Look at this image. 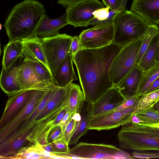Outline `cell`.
<instances>
[{"label":"cell","mask_w":159,"mask_h":159,"mask_svg":"<svg viewBox=\"0 0 159 159\" xmlns=\"http://www.w3.org/2000/svg\"><path fill=\"white\" fill-rule=\"evenodd\" d=\"M121 47L113 43L97 48H81L73 56L85 100L93 104L114 84L109 70Z\"/></svg>","instance_id":"cell-1"},{"label":"cell","mask_w":159,"mask_h":159,"mask_svg":"<svg viewBox=\"0 0 159 159\" xmlns=\"http://www.w3.org/2000/svg\"><path fill=\"white\" fill-rule=\"evenodd\" d=\"M45 12L37 0H24L16 5L4 25L9 40L22 41L34 36Z\"/></svg>","instance_id":"cell-2"},{"label":"cell","mask_w":159,"mask_h":159,"mask_svg":"<svg viewBox=\"0 0 159 159\" xmlns=\"http://www.w3.org/2000/svg\"><path fill=\"white\" fill-rule=\"evenodd\" d=\"M123 126L117 136L121 148L141 152H159V128L131 123Z\"/></svg>","instance_id":"cell-3"},{"label":"cell","mask_w":159,"mask_h":159,"mask_svg":"<svg viewBox=\"0 0 159 159\" xmlns=\"http://www.w3.org/2000/svg\"><path fill=\"white\" fill-rule=\"evenodd\" d=\"M115 33L113 43L122 47L142 37L150 25L141 16L125 10L112 20Z\"/></svg>","instance_id":"cell-4"},{"label":"cell","mask_w":159,"mask_h":159,"mask_svg":"<svg viewBox=\"0 0 159 159\" xmlns=\"http://www.w3.org/2000/svg\"><path fill=\"white\" fill-rule=\"evenodd\" d=\"M63 156L66 159L135 158L132 155L113 145L83 142L70 149L69 153Z\"/></svg>","instance_id":"cell-5"},{"label":"cell","mask_w":159,"mask_h":159,"mask_svg":"<svg viewBox=\"0 0 159 159\" xmlns=\"http://www.w3.org/2000/svg\"><path fill=\"white\" fill-rule=\"evenodd\" d=\"M143 37L121 47L112 60L109 75L114 85L118 84L136 65Z\"/></svg>","instance_id":"cell-6"},{"label":"cell","mask_w":159,"mask_h":159,"mask_svg":"<svg viewBox=\"0 0 159 159\" xmlns=\"http://www.w3.org/2000/svg\"><path fill=\"white\" fill-rule=\"evenodd\" d=\"M72 37L65 34H60L54 36L40 39L53 77L56 75L69 52Z\"/></svg>","instance_id":"cell-7"},{"label":"cell","mask_w":159,"mask_h":159,"mask_svg":"<svg viewBox=\"0 0 159 159\" xmlns=\"http://www.w3.org/2000/svg\"><path fill=\"white\" fill-rule=\"evenodd\" d=\"M114 33L112 21L101 23L84 30L78 36L81 48H97L109 45L113 42Z\"/></svg>","instance_id":"cell-8"},{"label":"cell","mask_w":159,"mask_h":159,"mask_svg":"<svg viewBox=\"0 0 159 159\" xmlns=\"http://www.w3.org/2000/svg\"><path fill=\"white\" fill-rule=\"evenodd\" d=\"M139 101L122 110L113 111L103 115L92 117L89 123V130L98 131L109 130L131 123L132 116L137 110Z\"/></svg>","instance_id":"cell-9"},{"label":"cell","mask_w":159,"mask_h":159,"mask_svg":"<svg viewBox=\"0 0 159 159\" xmlns=\"http://www.w3.org/2000/svg\"><path fill=\"white\" fill-rule=\"evenodd\" d=\"M105 7L98 0H88L66 8V12L69 25L77 27H87L95 18V11Z\"/></svg>","instance_id":"cell-10"},{"label":"cell","mask_w":159,"mask_h":159,"mask_svg":"<svg viewBox=\"0 0 159 159\" xmlns=\"http://www.w3.org/2000/svg\"><path fill=\"white\" fill-rule=\"evenodd\" d=\"M18 76L22 91H48L58 87L55 83L42 78L30 65L24 61L19 66Z\"/></svg>","instance_id":"cell-11"},{"label":"cell","mask_w":159,"mask_h":159,"mask_svg":"<svg viewBox=\"0 0 159 159\" xmlns=\"http://www.w3.org/2000/svg\"><path fill=\"white\" fill-rule=\"evenodd\" d=\"M48 91L34 90L28 103L9 123L0 130V141L18 129L22 123L31 114Z\"/></svg>","instance_id":"cell-12"},{"label":"cell","mask_w":159,"mask_h":159,"mask_svg":"<svg viewBox=\"0 0 159 159\" xmlns=\"http://www.w3.org/2000/svg\"><path fill=\"white\" fill-rule=\"evenodd\" d=\"M123 95L115 85L108 89L91 105L92 117L103 115L114 111L123 102Z\"/></svg>","instance_id":"cell-13"},{"label":"cell","mask_w":159,"mask_h":159,"mask_svg":"<svg viewBox=\"0 0 159 159\" xmlns=\"http://www.w3.org/2000/svg\"><path fill=\"white\" fill-rule=\"evenodd\" d=\"M33 90H23L10 96L0 121V129L9 123L27 105Z\"/></svg>","instance_id":"cell-14"},{"label":"cell","mask_w":159,"mask_h":159,"mask_svg":"<svg viewBox=\"0 0 159 159\" xmlns=\"http://www.w3.org/2000/svg\"><path fill=\"white\" fill-rule=\"evenodd\" d=\"M130 10L150 25L159 24V0H133Z\"/></svg>","instance_id":"cell-15"},{"label":"cell","mask_w":159,"mask_h":159,"mask_svg":"<svg viewBox=\"0 0 159 159\" xmlns=\"http://www.w3.org/2000/svg\"><path fill=\"white\" fill-rule=\"evenodd\" d=\"M69 25L65 12L57 18L50 19L45 14L41 20L34 33L35 36L40 39L53 37L59 34V31Z\"/></svg>","instance_id":"cell-16"},{"label":"cell","mask_w":159,"mask_h":159,"mask_svg":"<svg viewBox=\"0 0 159 159\" xmlns=\"http://www.w3.org/2000/svg\"><path fill=\"white\" fill-rule=\"evenodd\" d=\"M144 72L137 65L115 86L124 96L135 95L137 92Z\"/></svg>","instance_id":"cell-17"},{"label":"cell","mask_w":159,"mask_h":159,"mask_svg":"<svg viewBox=\"0 0 159 159\" xmlns=\"http://www.w3.org/2000/svg\"><path fill=\"white\" fill-rule=\"evenodd\" d=\"M22 43L25 57L39 62L51 72L40 39L34 36L22 41Z\"/></svg>","instance_id":"cell-18"},{"label":"cell","mask_w":159,"mask_h":159,"mask_svg":"<svg viewBox=\"0 0 159 159\" xmlns=\"http://www.w3.org/2000/svg\"><path fill=\"white\" fill-rule=\"evenodd\" d=\"M18 68L19 66H16L6 70L2 68L1 70L0 87L9 97L22 91L18 78Z\"/></svg>","instance_id":"cell-19"},{"label":"cell","mask_w":159,"mask_h":159,"mask_svg":"<svg viewBox=\"0 0 159 159\" xmlns=\"http://www.w3.org/2000/svg\"><path fill=\"white\" fill-rule=\"evenodd\" d=\"M73 55L69 52L61 64L56 75L53 77L57 85L65 88L78 78L74 71Z\"/></svg>","instance_id":"cell-20"},{"label":"cell","mask_w":159,"mask_h":159,"mask_svg":"<svg viewBox=\"0 0 159 159\" xmlns=\"http://www.w3.org/2000/svg\"><path fill=\"white\" fill-rule=\"evenodd\" d=\"M70 88V84L65 88L59 87L31 125L39 121L58 108L67 105Z\"/></svg>","instance_id":"cell-21"},{"label":"cell","mask_w":159,"mask_h":159,"mask_svg":"<svg viewBox=\"0 0 159 159\" xmlns=\"http://www.w3.org/2000/svg\"><path fill=\"white\" fill-rule=\"evenodd\" d=\"M23 51L22 41L9 40L4 47L2 68L6 70L12 68L17 60L23 55Z\"/></svg>","instance_id":"cell-22"},{"label":"cell","mask_w":159,"mask_h":159,"mask_svg":"<svg viewBox=\"0 0 159 159\" xmlns=\"http://www.w3.org/2000/svg\"><path fill=\"white\" fill-rule=\"evenodd\" d=\"M91 105L92 104L85 100L84 101L80 112L81 116V119L76 124L69 145L76 144L80 139L89 130V123L92 118L91 112Z\"/></svg>","instance_id":"cell-23"},{"label":"cell","mask_w":159,"mask_h":159,"mask_svg":"<svg viewBox=\"0 0 159 159\" xmlns=\"http://www.w3.org/2000/svg\"><path fill=\"white\" fill-rule=\"evenodd\" d=\"M159 42L158 33L153 37L137 65L144 72L155 66Z\"/></svg>","instance_id":"cell-24"},{"label":"cell","mask_w":159,"mask_h":159,"mask_svg":"<svg viewBox=\"0 0 159 159\" xmlns=\"http://www.w3.org/2000/svg\"><path fill=\"white\" fill-rule=\"evenodd\" d=\"M85 100L83 92L77 84H70L68 106V111L73 115L80 113Z\"/></svg>","instance_id":"cell-25"},{"label":"cell","mask_w":159,"mask_h":159,"mask_svg":"<svg viewBox=\"0 0 159 159\" xmlns=\"http://www.w3.org/2000/svg\"><path fill=\"white\" fill-rule=\"evenodd\" d=\"M59 87L48 91L44 95L43 99L30 116L24 121L20 128L15 131L20 133L30 126L34 122L39 114L45 108L48 102L56 92Z\"/></svg>","instance_id":"cell-26"},{"label":"cell","mask_w":159,"mask_h":159,"mask_svg":"<svg viewBox=\"0 0 159 159\" xmlns=\"http://www.w3.org/2000/svg\"><path fill=\"white\" fill-rule=\"evenodd\" d=\"M159 75V62H157L155 66L150 69L143 72L136 96H142Z\"/></svg>","instance_id":"cell-27"},{"label":"cell","mask_w":159,"mask_h":159,"mask_svg":"<svg viewBox=\"0 0 159 159\" xmlns=\"http://www.w3.org/2000/svg\"><path fill=\"white\" fill-rule=\"evenodd\" d=\"M24 61L30 65L38 75L45 80L55 83L51 72L42 63L26 57H25Z\"/></svg>","instance_id":"cell-28"},{"label":"cell","mask_w":159,"mask_h":159,"mask_svg":"<svg viewBox=\"0 0 159 159\" xmlns=\"http://www.w3.org/2000/svg\"><path fill=\"white\" fill-rule=\"evenodd\" d=\"M157 25H150L143 37V40L136 61V65L139 63L143 55L153 37L158 32Z\"/></svg>","instance_id":"cell-29"},{"label":"cell","mask_w":159,"mask_h":159,"mask_svg":"<svg viewBox=\"0 0 159 159\" xmlns=\"http://www.w3.org/2000/svg\"><path fill=\"white\" fill-rule=\"evenodd\" d=\"M134 114L144 117L151 122L157 127L159 125V113L153 109L151 105L137 111Z\"/></svg>","instance_id":"cell-30"},{"label":"cell","mask_w":159,"mask_h":159,"mask_svg":"<svg viewBox=\"0 0 159 159\" xmlns=\"http://www.w3.org/2000/svg\"><path fill=\"white\" fill-rule=\"evenodd\" d=\"M159 98V89L151 92L144 94L139 100L137 110L151 105Z\"/></svg>","instance_id":"cell-31"},{"label":"cell","mask_w":159,"mask_h":159,"mask_svg":"<svg viewBox=\"0 0 159 159\" xmlns=\"http://www.w3.org/2000/svg\"><path fill=\"white\" fill-rule=\"evenodd\" d=\"M110 9L109 7H106L94 11L93 14L95 19L90 23L89 25L94 26L101 23L108 22V18Z\"/></svg>","instance_id":"cell-32"},{"label":"cell","mask_w":159,"mask_h":159,"mask_svg":"<svg viewBox=\"0 0 159 159\" xmlns=\"http://www.w3.org/2000/svg\"><path fill=\"white\" fill-rule=\"evenodd\" d=\"M38 152H39L38 144H33L29 146L22 148L15 155L9 158L28 159L29 157Z\"/></svg>","instance_id":"cell-33"},{"label":"cell","mask_w":159,"mask_h":159,"mask_svg":"<svg viewBox=\"0 0 159 159\" xmlns=\"http://www.w3.org/2000/svg\"><path fill=\"white\" fill-rule=\"evenodd\" d=\"M63 131L61 127L56 125L52 127L48 134V143H51L63 140Z\"/></svg>","instance_id":"cell-34"},{"label":"cell","mask_w":159,"mask_h":159,"mask_svg":"<svg viewBox=\"0 0 159 159\" xmlns=\"http://www.w3.org/2000/svg\"><path fill=\"white\" fill-rule=\"evenodd\" d=\"M78 122L72 116L64 129L63 140L69 145Z\"/></svg>","instance_id":"cell-35"},{"label":"cell","mask_w":159,"mask_h":159,"mask_svg":"<svg viewBox=\"0 0 159 159\" xmlns=\"http://www.w3.org/2000/svg\"><path fill=\"white\" fill-rule=\"evenodd\" d=\"M52 144L55 154H66L70 151L69 145L63 139L53 142Z\"/></svg>","instance_id":"cell-36"},{"label":"cell","mask_w":159,"mask_h":159,"mask_svg":"<svg viewBox=\"0 0 159 159\" xmlns=\"http://www.w3.org/2000/svg\"><path fill=\"white\" fill-rule=\"evenodd\" d=\"M124 100L122 104L114 111H118L127 108L139 100L141 97L135 95H128L124 96Z\"/></svg>","instance_id":"cell-37"},{"label":"cell","mask_w":159,"mask_h":159,"mask_svg":"<svg viewBox=\"0 0 159 159\" xmlns=\"http://www.w3.org/2000/svg\"><path fill=\"white\" fill-rule=\"evenodd\" d=\"M131 123L140 125L155 127V125L147 119L136 115L134 113L132 116Z\"/></svg>","instance_id":"cell-38"},{"label":"cell","mask_w":159,"mask_h":159,"mask_svg":"<svg viewBox=\"0 0 159 159\" xmlns=\"http://www.w3.org/2000/svg\"><path fill=\"white\" fill-rule=\"evenodd\" d=\"M106 7H108L111 10L117 9L121 6L125 7L127 2L124 0H102Z\"/></svg>","instance_id":"cell-39"},{"label":"cell","mask_w":159,"mask_h":159,"mask_svg":"<svg viewBox=\"0 0 159 159\" xmlns=\"http://www.w3.org/2000/svg\"><path fill=\"white\" fill-rule=\"evenodd\" d=\"M132 154L135 158L150 159L152 158H159V152L147 153L133 152L132 153Z\"/></svg>","instance_id":"cell-40"},{"label":"cell","mask_w":159,"mask_h":159,"mask_svg":"<svg viewBox=\"0 0 159 159\" xmlns=\"http://www.w3.org/2000/svg\"><path fill=\"white\" fill-rule=\"evenodd\" d=\"M80 49V43L78 36L72 37L69 52L73 56Z\"/></svg>","instance_id":"cell-41"},{"label":"cell","mask_w":159,"mask_h":159,"mask_svg":"<svg viewBox=\"0 0 159 159\" xmlns=\"http://www.w3.org/2000/svg\"><path fill=\"white\" fill-rule=\"evenodd\" d=\"M68 110V105L62 108L55 118L52 123V127L57 125L58 124Z\"/></svg>","instance_id":"cell-42"},{"label":"cell","mask_w":159,"mask_h":159,"mask_svg":"<svg viewBox=\"0 0 159 159\" xmlns=\"http://www.w3.org/2000/svg\"><path fill=\"white\" fill-rule=\"evenodd\" d=\"M88 0H57V3L63 6L67 7Z\"/></svg>","instance_id":"cell-43"},{"label":"cell","mask_w":159,"mask_h":159,"mask_svg":"<svg viewBox=\"0 0 159 159\" xmlns=\"http://www.w3.org/2000/svg\"><path fill=\"white\" fill-rule=\"evenodd\" d=\"M72 115L68 110L62 119L57 125L61 127L63 131Z\"/></svg>","instance_id":"cell-44"},{"label":"cell","mask_w":159,"mask_h":159,"mask_svg":"<svg viewBox=\"0 0 159 159\" xmlns=\"http://www.w3.org/2000/svg\"><path fill=\"white\" fill-rule=\"evenodd\" d=\"M159 89V75L155 80L150 87L146 91L144 94L149 93Z\"/></svg>","instance_id":"cell-45"},{"label":"cell","mask_w":159,"mask_h":159,"mask_svg":"<svg viewBox=\"0 0 159 159\" xmlns=\"http://www.w3.org/2000/svg\"><path fill=\"white\" fill-rule=\"evenodd\" d=\"M41 146L45 150L51 153H54V152L52 147V143H48L45 145Z\"/></svg>","instance_id":"cell-46"},{"label":"cell","mask_w":159,"mask_h":159,"mask_svg":"<svg viewBox=\"0 0 159 159\" xmlns=\"http://www.w3.org/2000/svg\"><path fill=\"white\" fill-rule=\"evenodd\" d=\"M151 105L154 109L159 113V98Z\"/></svg>","instance_id":"cell-47"},{"label":"cell","mask_w":159,"mask_h":159,"mask_svg":"<svg viewBox=\"0 0 159 159\" xmlns=\"http://www.w3.org/2000/svg\"><path fill=\"white\" fill-rule=\"evenodd\" d=\"M158 35L159 36L158 45L156 57V60L157 62H159V31L158 32Z\"/></svg>","instance_id":"cell-48"},{"label":"cell","mask_w":159,"mask_h":159,"mask_svg":"<svg viewBox=\"0 0 159 159\" xmlns=\"http://www.w3.org/2000/svg\"><path fill=\"white\" fill-rule=\"evenodd\" d=\"M0 25H1V27H1L0 30H1V28H2V25L1 24H0Z\"/></svg>","instance_id":"cell-49"},{"label":"cell","mask_w":159,"mask_h":159,"mask_svg":"<svg viewBox=\"0 0 159 159\" xmlns=\"http://www.w3.org/2000/svg\"><path fill=\"white\" fill-rule=\"evenodd\" d=\"M125 0V1H126V2H127V0Z\"/></svg>","instance_id":"cell-50"}]
</instances>
